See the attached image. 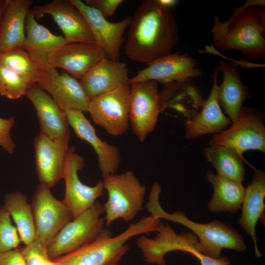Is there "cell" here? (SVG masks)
Returning a JSON list of instances; mask_svg holds the SVG:
<instances>
[{
	"label": "cell",
	"mask_w": 265,
	"mask_h": 265,
	"mask_svg": "<svg viewBox=\"0 0 265 265\" xmlns=\"http://www.w3.org/2000/svg\"><path fill=\"white\" fill-rule=\"evenodd\" d=\"M124 50L132 61L149 64L171 54L179 40V27L171 9L159 0H143L130 25Z\"/></svg>",
	"instance_id": "6da1fadb"
},
{
	"label": "cell",
	"mask_w": 265,
	"mask_h": 265,
	"mask_svg": "<svg viewBox=\"0 0 265 265\" xmlns=\"http://www.w3.org/2000/svg\"><path fill=\"white\" fill-rule=\"evenodd\" d=\"M265 0H249L224 22L215 16L211 30L214 46L220 50H238L250 59L265 57Z\"/></svg>",
	"instance_id": "7a4b0ae2"
},
{
	"label": "cell",
	"mask_w": 265,
	"mask_h": 265,
	"mask_svg": "<svg viewBox=\"0 0 265 265\" xmlns=\"http://www.w3.org/2000/svg\"><path fill=\"white\" fill-rule=\"evenodd\" d=\"M161 192L160 184L155 181L146 205L148 211L151 215L159 219L177 223L189 229L199 240L200 253L210 258L217 259L220 257L223 249L238 252H243L247 249L241 235L227 224L216 219L207 223L195 222L182 211L170 213L164 211L159 201Z\"/></svg>",
	"instance_id": "3957f363"
},
{
	"label": "cell",
	"mask_w": 265,
	"mask_h": 265,
	"mask_svg": "<svg viewBox=\"0 0 265 265\" xmlns=\"http://www.w3.org/2000/svg\"><path fill=\"white\" fill-rule=\"evenodd\" d=\"M160 221L151 215L143 217L114 237L104 229L92 242L53 261L56 265H119L129 250L127 241L136 236L157 231Z\"/></svg>",
	"instance_id": "277c9868"
},
{
	"label": "cell",
	"mask_w": 265,
	"mask_h": 265,
	"mask_svg": "<svg viewBox=\"0 0 265 265\" xmlns=\"http://www.w3.org/2000/svg\"><path fill=\"white\" fill-rule=\"evenodd\" d=\"M103 178L104 189L108 195L103 204L105 225L109 226L120 218L126 221L132 220L143 209L145 186L140 183L132 170Z\"/></svg>",
	"instance_id": "5b68a950"
},
{
	"label": "cell",
	"mask_w": 265,
	"mask_h": 265,
	"mask_svg": "<svg viewBox=\"0 0 265 265\" xmlns=\"http://www.w3.org/2000/svg\"><path fill=\"white\" fill-rule=\"evenodd\" d=\"M103 204L96 201L77 217L67 222L47 248L49 258L53 260L92 242L104 229Z\"/></svg>",
	"instance_id": "8992f818"
},
{
	"label": "cell",
	"mask_w": 265,
	"mask_h": 265,
	"mask_svg": "<svg viewBox=\"0 0 265 265\" xmlns=\"http://www.w3.org/2000/svg\"><path fill=\"white\" fill-rule=\"evenodd\" d=\"M209 145L227 147L243 159V153L248 150L265 153V127L263 117L255 110L242 107L235 121L227 129L213 134Z\"/></svg>",
	"instance_id": "52a82bcc"
},
{
	"label": "cell",
	"mask_w": 265,
	"mask_h": 265,
	"mask_svg": "<svg viewBox=\"0 0 265 265\" xmlns=\"http://www.w3.org/2000/svg\"><path fill=\"white\" fill-rule=\"evenodd\" d=\"M35 238L47 249L53 238L73 216L63 201L55 198L51 188L39 184L30 204Z\"/></svg>",
	"instance_id": "ba28073f"
},
{
	"label": "cell",
	"mask_w": 265,
	"mask_h": 265,
	"mask_svg": "<svg viewBox=\"0 0 265 265\" xmlns=\"http://www.w3.org/2000/svg\"><path fill=\"white\" fill-rule=\"evenodd\" d=\"M129 105L130 84H126L90 99L87 112L95 124L118 136L130 127Z\"/></svg>",
	"instance_id": "9c48e42d"
},
{
	"label": "cell",
	"mask_w": 265,
	"mask_h": 265,
	"mask_svg": "<svg viewBox=\"0 0 265 265\" xmlns=\"http://www.w3.org/2000/svg\"><path fill=\"white\" fill-rule=\"evenodd\" d=\"M158 83L145 80L130 84V127L140 142L153 132L160 113Z\"/></svg>",
	"instance_id": "30bf717a"
},
{
	"label": "cell",
	"mask_w": 265,
	"mask_h": 265,
	"mask_svg": "<svg viewBox=\"0 0 265 265\" xmlns=\"http://www.w3.org/2000/svg\"><path fill=\"white\" fill-rule=\"evenodd\" d=\"M84 166V159L70 147L64 173L65 190L62 201L75 218L91 207L104 194L103 181L99 180L93 186L83 184L78 176Z\"/></svg>",
	"instance_id": "8fae6325"
},
{
	"label": "cell",
	"mask_w": 265,
	"mask_h": 265,
	"mask_svg": "<svg viewBox=\"0 0 265 265\" xmlns=\"http://www.w3.org/2000/svg\"><path fill=\"white\" fill-rule=\"evenodd\" d=\"M157 232L154 238L141 235L137 239V245L149 264L165 265V256L172 251L188 253L195 249L200 252L199 240L192 232L177 234L169 225L161 221Z\"/></svg>",
	"instance_id": "7c38bea8"
},
{
	"label": "cell",
	"mask_w": 265,
	"mask_h": 265,
	"mask_svg": "<svg viewBox=\"0 0 265 265\" xmlns=\"http://www.w3.org/2000/svg\"><path fill=\"white\" fill-rule=\"evenodd\" d=\"M63 110L87 112L90 99L80 81L67 73L59 74L52 66L40 68L36 82Z\"/></svg>",
	"instance_id": "4fadbf2b"
},
{
	"label": "cell",
	"mask_w": 265,
	"mask_h": 265,
	"mask_svg": "<svg viewBox=\"0 0 265 265\" xmlns=\"http://www.w3.org/2000/svg\"><path fill=\"white\" fill-rule=\"evenodd\" d=\"M30 10L35 18H40L45 15L52 16L62 31L66 44L95 43L85 18L70 0H53L35 6Z\"/></svg>",
	"instance_id": "5bb4252c"
},
{
	"label": "cell",
	"mask_w": 265,
	"mask_h": 265,
	"mask_svg": "<svg viewBox=\"0 0 265 265\" xmlns=\"http://www.w3.org/2000/svg\"><path fill=\"white\" fill-rule=\"evenodd\" d=\"M69 139H52L39 133L34 142L35 166L40 184L51 188L63 178L70 147Z\"/></svg>",
	"instance_id": "9a60e30c"
},
{
	"label": "cell",
	"mask_w": 265,
	"mask_h": 265,
	"mask_svg": "<svg viewBox=\"0 0 265 265\" xmlns=\"http://www.w3.org/2000/svg\"><path fill=\"white\" fill-rule=\"evenodd\" d=\"M202 72L196 59L187 53L170 54L148 64L135 76L129 84L145 80L168 84L199 77Z\"/></svg>",
	"instance_id": "2e32d148"
},
{
	"label": "cell",
	"mask_w": 265,
	"mask_h": 265,
	"mask_svg": "<svg viewBox=\"0 0 265 265\" xmlns=\"http://www.w3.org/2000/svg\"><path fill=\"white\" fill-rule=\"evenodd\" d=\"M85 18L95 43L105 52L107 58L118 60L123 35L130 26L132 17L128 16L118 22H110L97 10L80 0H70Z\"/></svg>",
	"instance_id": "e0dca14e"
},
{
	"label": "cell",
	"mask_w": 265,
	"mask_h": 265,
	"mask_svg": "<svg viewBox=\"0 0 265 265\" xmlns=\"http://www.w3.org/2000/svg\"><path fill=\"white\" fill-rule=\"evenodd\" d=\"M65 111L69 125L76 135L89 143L94 149L103 177L115 174L121 160L118 148L99 137L83 112L73 109H67Z\"/></svg>",
	"instance_id": "ac0fdd59"
},
{
	"label": "cell",
	"mask_w": 265,
	"mask_h": 265,
	"mask_svg": "<svg viewBox=\"0 0 265 265\" xmlns=\"http://www.w3.org/2000/svg\"><path fill=\"white\" fill-rule=\"evenodd\" d=\"M217 66L213 75L212 86L200 110L185 122V137L195 139L208 134H216L229 128L232 122L222 112L218 97Z\"/></svg>",
	"instance_id": "d6986e66"
},
{
	"label": "cell",
	"mask_w": 265,
	"mask_h": 265,
	"mask_svg": "<svg viewBox=\"0 0 265 265\" xmlns=\"http://www.w3.org/2000/svg\"><path fill=\"white\" fill-rule=\"evenodd\" d=\"M25 96L36 109L40 133L52 139H69L70 126L66 113L46 91L34 83L27 87Z\"/></svg>",
	"instance_id": "ffe728a7"
},
{
	"label": "cell",
	"mask_w": 265,
	"mask_h": 265,
	"mask_svg": "<svg viewBox=\"0 0 265 265\" xmlns=\"http://www.w3.org/2000/svg\"><path fill=\"white\" fill-rule=\"evenodd\" d=\"M104 57L105 52L95 43L65 44L55 54L51 66L80 80Z\"/></svg>",
	"instance_id": "44dd1931"
},
{
	"label": "cell",
	"mask_w": 265,
	"mask_h": 265,
	"mask_svg": "<svg viewBox=\"0 0 265 265\" xmlns=\"http://www.w3.org/2000/svg\"><path fill=\"white\" fill-rule=\"evenodd\" d=\"M23 49L40 68L51 66L56 53L66 44L63 37L52 33L38 23L30 10L27 13Z\"/></svg>",
	"instance_id": "7402d4cb"
},
{
	"label": "cell",
	"mask_w": 265,
	"mask_h": 265,
	"mask_svg": "<svg viewBox=\"0 0 265 265\" xmlns=\"http://www.w3.org/2000/svg\"><path fill=\"white\" fill-rule=\"evenodd\" d=\"M129 74L126 63L104 57L80 82L91 99L129 84Z\"/></svg>",
	"instance_id": "603a6c76"
},
{
	"label": "cell",
	"mask_w": 265,
	"mask_h": 265,
	"mask_svg": "<svg viewBox=\"0 0 265 265\" xmlns=\"http://www.w3.org/2000/svg\"><path fill=\"white\" fill-rule=\"evenodd\" d=\"M254 170L252 182L245 187L238 223L252 239L255 256L260 258L262 254L258 247L256 227L265 212V172L262 169Z\"/></svg>",
	"instance_id": "cb8c5ba5"
},
{
	"label": "cell",
	"mask_w": 265,
	"mask_h": 265,
	"mask_svg": "<svg viewBox=\"0 0 265 265\" xmlns=\"http://www.w3.org/2000/svg\"><path fill=\"white\" fill-rule=\"evenodd\" d=\"M32 0H6L0 24V53L22 47L26 16Z\"/></svg>",
	"instance_id": "d4e9b609"
},
{
	"label": "cell",
	"mask_w": 265,
	"mask_h": 265,
	"mask_svg": "<svg viewBox=\"0 0 265 265\" xmlns=\"http://www.w3.org/2000/svg\"><path fill=\"white\" fill-rule=\"evenodd\" d=\"M160 112L171 109L187 117H192L204 100L196 85L190 79L165 84L159 92Z\"/></svg>",
	"instance_id": "484cf974"
},
{
	"label": "cell",
	"mask_w": 265,
	"mask_h": 265,
	"mask_svg": "<svg viewBox=\"0 0 265 265\" xmlns=\"http://www.w3.org/2000/svg\"><path fill=\"white\" fill-rule=\"evenodd\" d=\"M217 66L223 75L222 81L218 85L219 102L233 123L238 117L243 102L250 97V91L235 65L221 61Z\"/></svg>",
	"instance_id": "4316f807"
},
{
	"label": "cell",
	"mask_w": 265,
	"mask_h": 265,
	"mask_svg": "<svg viewBox=\"0 0 265 265\" xmlns=\"http://www.w3.org/2000/svg\"><path fill=\"white\" fill-rule=\"evenodd\" d=\"M206 179L213 189L208 205L209 211L234 213L240 209L245 190L242 182L215 174L212 170L207 172Z\"/></svg>",
	"instance_id": "83f0119b"
},
{
	"label": "cell",
	"mask_w": 265,
	"mask_h": 265,
	"mask_svg": "<svg viewBox=\"0 0 265 265\" xmlns=\"http://www.w3.org/2000/svg\"><path fill=\"white\" fill-rule=\"evenodd\" d=\"M3 207L13 219L21 241L25 245L33 241L35 238L34 218L26 196L20 191L7 194Z\"/></svg>",
	"instance_id": "f1b7e54d"
},
{
	"label": "cell",
	"mask_w": 265,
	"mask_h": 265,
	"mask_svg": "<svg viewBox=\"0 0 265 265\" xmlns=\"http://www.w3.org/2000/svg\"><path fill=\"white\" fill-rule=\"evenodd\" d=\"M204 155L217 175L242 183L244 180V161H247L231 149L222 146L209 145L205 148Z\"/></svg>",
	"instance_id": "f546056e"
},
{
	"label": "cell",
	"mask_w": 265,
	"mask_h": 265,
	"mask_svg": "<svg viewBox=\"0 0 265 265\" xmlns=\"http://www.w3.org/2000/svg\"><path fill=\"white\" fill-rule=\"evenodd\" d=\"M0 64L14 72L28 86L36 82L40 68L30 59L22 47L0 53Z\"/></svg>",
	"instance_id": "4dcf8cb0"
},
{
	"label": "cell",
	"mask_w": 265,
	"mask_h": 265,
	"mask_svg": "<svg viewBox=\"0 0 265 265\" xmlns=\"http://www.w3.org/2000/svg\"><path fill=\"white\" fill-rule=\"evenodd\" d=\"M28 86L14 72L0 64V95L10 99L25 96Z\"/></svg>",
	"instance_id": "1f68e13d"
},
{
	"label": "cell",
	"mask_w": 265,
	"mask_h": 265,
	"mask_svg": "<svg viewBox=\"0 0 265 265\" xmlns=\"http://www.w3.org/2000/svg\"><path fill=\"white\" fill-rule=\"evenodd\" d=\"M21 241L9 212L3 206L0 207V253L18 248Z\"/></svg>",
	"instance_id": "d6a6232c"
},
{
	"label": "cell",
	"mask_w": 265,
	"mask_h": 265,
	"mask_svg": "<svg viewBox=\"0 0 265 265\" xmlns=\"http://www.w3.org/2000/svg\"><path fill=\"white\" fill-rule=\"evenodd\" d=\"M21 250L27 265H56L49 258L47 249L36 240Z\"/></svg>",
	"instance_id": "836d02e7"
},
{
	"label": "cell",
	"mask_w": 265,
	"mask_h": 265,
	"mask_svg": "<svg viewBox=\"0 0 265 265\" xmlns=\"http://www.w3.org/2000/svg\"><path fill=\"white\" fill-rule=\"evenodd\" d=\"M14 121L13 117L0 118V146L9 154L13 153L16 146L10 134Z\"/></svg>",
	"instance_id": "e575fe53"
},
{
	"label": "cell",
	"mask_w": 265,
	"mask_h": 265,
	"mask_svg": "<svg viewBox=\"0 0 265 265\" xmlns=\"http://www.w3.org/2000/svg\"><path fill=\"white\" fill-rule=\"evenodd\" d=\"M123 0H85V3L97 10L105 18L113 16Z\"/></svg>",
	"instance_id": "d590c367"
},
{
	"label": "cell",
	"mask_w": 265,
	"mask_h": 265,
	"mask_svg": "<svg viewBox=\"0 0 265 265\" xmlns=\"http://www.w3.org/2000/svg\"><path fill=\"white\" fill-rule=\"evenodd\" d=\"M0 265H27L21 249L0 253Z\"/></svg>",
	"instance_id": "8d00e7d4"
},
{
	"label": "cell",
	"mask_w": 265,
	"mask_h": 265,
	"mask_svg": "<svg viewBox=\"0 0 265 265\" xmlns=\"http://www.w3.org/2000/svg\"><path fill=\"white\" fill-rule=\"evenodd\" d=\"M190 254L195 257L199 261L201 265H230L229 259L226 256L213 259L208 257L196 250L192 251Z\"/></svg>",
	"instance_id": "74e56055"
},
{
	"label": "cell",
	"mask_w": 265,
	"mask_h": 265,
	"mask_svg": "<svg viewBox=\"0 0 265 265\" xmlns=\"http://www.w3.org/2000/svg\"><path fill=\"white\" fill-rule=\"evenodd\" d=\"M159 1L164 6L171 9L175 6L178 3V0H159Z\"/></svg>",
	"instance_id": "f35d334b"
},
{
	"label": "cell",
	"mask_w": 265,
	"mask_h": 265,
	"mask_svg": "<svg viewBox=\"0 0 265 265\" xmlns=\"http://www.w3.org/2000/svg\"><path fill=\"white\" fill-rule=\"evenodd\" d=\"M6 0H0V24L2 14L5 6Z\"/></svg>",
	"instance_id": "ab89813d"
}]
</instances>
